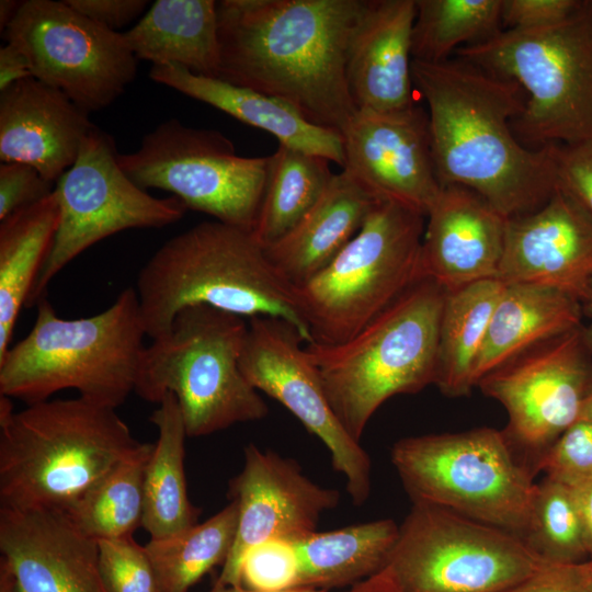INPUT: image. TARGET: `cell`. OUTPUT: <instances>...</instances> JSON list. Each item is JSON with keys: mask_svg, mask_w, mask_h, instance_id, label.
Here are the masks:
<instances>
[{"mask_svg": "<svg viewBox=\"0 0 592 592\" xmlns=\"http://www.w3.org/2000/svg\"><path fill=\"white\" fill-rule=\"evenodd\" d=\"M369 0L217 2V78L280 99L342 133L356 112L346 81L353 36Z\"/></svg>", "mask_w": 592, "mask_h": 592, "instance_id": "6da1fadb", "label": "cell"}, {"mask_svg": "<svg viewBox=\"0 0 592 592\" xmlns=\"http://www.w3.org/2000/svg\"><path fill=\"white\" fill-rule=\"evenodd\" d=\"M413 86L426 101L430 146L441 185H460L506 218L540 207L556 190L554 145L524 146L512 122L523 90L460 58L412 59Z\"/></svg>", "mask_w": 592, "mask_h": 592, "instance_id": "7a4b0ae2", "label": "cell"}, {"mask_svg": "<svg viewBox=\"0 0 592 592\" xmlns=\"http://www.w3.org/2000/svg\"><path fill=\"white\" fill-rule=\"evenodd\" d=\"M135 289L151 339L166 333L182 309L206 305L249 319H283L306 343L311 341L294 285L275 270L252 232L218 220L167 240L141 267Z\"/></svg>", "mask_w": 592, "mask_h": 592, "instance_id": "3957f363", "label": "cell"}, {"mask_svg": "<svg viewBox=\"0 0 592 592\" xmlns=\"http://www.w3.org/2000/svg\"><path fill=\"white\" fill-rule=\"evenodd\" d=\"M139 444L116 409L80 396L20 411L0 396V505L66 511Z\"/></svg>", "mask_w": 592, "mask_h": 592, "instance_id": "277c9868", "label": "cell"}, {"mask_svg": "<svg viewBox=\"0 0 592 592\" xmlns=\"http://www.w3.org/2000/svg\"><path fill=\"white\" fill-rule=\"evenodd\" d=\"M34 326L0 358V396L26 405L75 389L92 402L118 408L135 391L146 335L133 287L105 310L84 318L58 316L46 297Z\"/></svg>", "mask_w": 592, "mask_h": 592, "instance_id": "5b68a950", "label": "cell"}, {"mask_svg": "<svg viewBox=\"0 0 592 592\" xmlns=\"http://www.w3.org/2000/svg\"><path fill=\"white\" fill-rule=\"evenodd\" d=\"M445 289L421 278L349 340L305 343L332 410L360 442L389 398L435 384Z\"/></svg>", "mask_w": 592, "mask_h": 592, "instance_id": "8992f818", "label": "cell"}, {"mask_svg": "<svg viewBox=\"0 0 592 592\" xmlns=\"http://www.w3.org/2000/svg\"><path fill=\"white\" fill-rule=\"evenodd\" d=\"M527 93L512 122L517 139L539 149L592 140V0L567 19L534 30H501L455 52Z\"/></svg>", "mask_w": 592, "mask_h": 592, "instance_id": "52a82bcc", "label": "cell"}, {"mask_svg": "<svg viewBox=\"0 0 592 592\" xmlns=\"http://www.w3.org/2000/svg\"><path fill=\"white\" fill-rule=\"evenodd\" d=\"M248 331L242 317L206 305L190 306L145 346L135 391L159 403L175 396L187 437H201L269 413L240 368Z\"/></svg>", "mask_w": 592, "mask_h": 592, "instance_id": "ba28073f", "label": "cell"}, {"mask_svg": "<svg viewBox=\"0 0 592 592\" xmlns=\"http://www.w3.org/2000/svg\"><path fill=\"white\" fill-rule=\"evenodd\" d=\"M424 219L407 205L382 200L331 263L294 286L310 342L349 340L422 278Z\"/></svg>", "mask_w": 592, "mask_h": 592, "instance_id": "9c48e42d", "label": "cell"}, {"mask_svg": "<svg viewBox=\"0 0 592 592\" xmlns=\"http://www.w3.org/2000/svg\"><path fill=\"white\" fill-rule=\"evenodd\" d=\"M390 455L412 502L436 504L525 538L537 483L503 431L409 436L396 442Z\"/></svg>", "mask_w": 592, "mask_h": 592, "instance_id": "30bf717a", "label": "cell"}, {"mask_svg": "<svg viewBox=\"0 0 592 592\" xmlns=\"http://www.w3.org/2000/svg\"><path fill=\"white\" fill-rule=\"evenodd\" d=\"M546 563L513 533L414 501L385 567L403 592H506Z\"/></svg>", "mask_w": 592, "mask_h": 592, "instance_id": "8fae6325", "label": "cell"}, {"mask_svg": "<svg viewBox=\"0 0 592 592\" xmlns=\"http://www.w3.org/2000/svg\"><path fill=\"white\" fill-rule=\"evenodd\" d=\"M124 173L139 187L159 189L187 209L252 232L263 200L269 157L237 155L232 141L216 129L159 124L139 148L117 153Z\"/></svg>", "mask_w": 592, "mask_h": 592, "instance_id": "7c38bea8", "label": "cell"}, {"mask_svg": "<svg viewBox=\"0 0 592 592\" xmlns=\"http://www.w3.org/2000/svg\"><path fill=\"white\" fill-rule=\"evenodd\" d=\"M111 135L99 127L82 141L75 163L57 180L58 228L26 301L36 305L52 280L99 241L133 228H161L180 220L187 207L175 196L157 198L121 169Z\"/></svg>", "mask_w": 592, "mask_h": 592, "instance_id": "4fadbf2b", "label": "cell"}, {"mask_svg": "<svg viewBox=\"0 0 592 592\" xmlns=\"http://www.w3.org/2000/svg\"><path fill=\"white\" fill-rule=\"evenodd\" d=\"M2 33L5 43L25 55L33 78L60 90L87 113L113 103L137 75L138 59L124 34L65 1H22Z\"/></svg>", "mask_w": 592, "mask_h": 592, "instance_id": "5bb4252c", "label": "cell"}, {"mask_svg": "<svg viewBox=\"0 0 592 592\" xmlns=\"http://www.w3.org/2000/svg\"><path fill=\"white\" fill-rule=\"evenodd\" d=\"M581 328L525 351L477 383L504 407L503 432L534 474L540 457L579 420L592 391V354Z\"/></svg>", "mask_w": 592, "mask_h": 592, "instance_id": "9a60e30c", "label": "cell"}, {"mask_svg": "<svg viewBox=\"0 0 592 592\" xmlns=\"http://www.w3.org/2000/svg\"><path fill=\"white\" fill-rule=\"evenodd\" d=\"M305 343L296 327L283 319L250 318L240 368L259 392L283 405L323 443L353 504L360 506L371 491L369 456L332 410Z\"/></svg>", "mask_w": 592, "mask_h": 592, "instance_id": "2e32d148", "label": "cell"}, {"mask_svg": "<svg viewBox=\"0 0 592 592\" xmlns=\"http://www.w3.org/2000/svg\"><path fill=\"white\" fill-rule=\"evenodd\" d=\"M243 455L242 469L229 480L228 490L239 509L236 537L216 585H241L242 561L253 547L315 532L320 516L341 500L337 489L310 480L292 458L253 443Z\"/></svg>", "mask_w": 592, "mask_h": 592, "instance_id": "e0dca14e", "label": "cell"}, {"mask_svg": "<svg viewBox=\"0 0 592 592\" xmlns=\"http://www.w3.org/2000/svg\"><path fill=\"white\" fill-rule=\"evenodd\" d=\"M341 135L342 169L379 198L399 202L425 216L442 185L433 164L428 114L422 107L356 110Z\"/></svg>", "mask_w": 592, "mask_h": 592, "instance_id": "ac0fdd59", "label": "cell"}, {"mask_svg": "<svg viewBox=\"0 0 592 592\" xmlns=\"http://www.w3.org/2000/svg\"><path fill=\"white\" fill-rule=\"evenodd\" d=\"M592 278V215L556 187L537 209L508 219L498 280L555 288L580 301Z\"/></svg>", "mask_w": 592, "mask_h": 592, "instance_id": "d6986e66", "label": "cell"}, {"mask_svg": "<svg viewBox=\"0 0 592 592\" xmlns=\"http://www.w3.org/2000/svg\"><path fill=\"white\" fill-rule=\"evenodd\" d=\"M0 554L23 592H107L98 542L64 511L0 505Z\"/></svg>", "mask_w": 592, "mask_h": 592, "instance_id": "ffe728a7", "label": "cell"}, {"mask_svg": "<svg viewBox=\"0 0 592 592\" xmlns=\"http://www.w3.org/2000/svg\"><path fill=\"white\" fill-rule=\"evenodd\" d=\"M425 217L420 274L446 291L498 280L508 219L476 192L442 185Z\"/></svg>", "mask_w": 592, "mask_h": 592, "instance_id": "44dd1931", "label": "cell"}, {"mask_svg": "<svg viewBox=\"0 0 592 592\" xmlns=\"http://www.w3.org/2000/svg\"><path fill=\"white\" fill-rule=\"evenodd\" d=\"M95 125L64 92L33 77L0 92V159L35 168L49 182L75 163Z\"/></svg>", "mask_w": 592, "mask_h": 592, "instance_id": "7402d4cb", "label": "cell"}, {"mask_svg": "<svg viewBox=\"0 0 592 592\" xmlns=\"http://www.w3.org/2000/svg\"><path fill=\"white\" fill-rule=\"evenodd\" d=\"M415 0H369L353 36L346 81L356 110L400 111L414 105L412 29Z\"/></svg>", "mask_w": 592, "mask_h": 592, "instance_id": "603a6c76", "label": "cell"}, {"mask_svg": "<svg viewBox=\"0 0 592 592\" xmlns=\"http://www.w3.org/2000/svg\"><path fill=\"white\" fill-rule=\"evenodd\" d=\"M380 201L342 169L300 221L264 248L270 262L292 285L304 284L344 249Z\"/></svg>", "mask_w": 592, "mask_h": 592, "instance_id": "cb8c5ba5", "label": "cell"}, {"mask_svg": "<svg viewBox=\"0 0 592 592\" xmlns=\"http://www.w3.org/2000/svg\"><path fill=\"white\" fill-rule=\"evenodd\" d=\"M149 77L234 118L273 135L278 145L328 159L344 167L342 135L315 125L286 102L175 65L152 66Z\"/></svg>", "mask_w": 592, "mask_h": 592, "instance_id": "d4e9b609", "label": "cell"}, {"mask_svg": "<svg viewBox=\"0 0 592 592\" xmlns=\"http://www.w3.org/2000/svg\"><path fill=\"white\" fill-rule=\"evenodd\" d=\"M582 317L581 301L567 293L535 284H504L475 365V385L525 351L581 328Z\"/></svg>", "mask_w": 592, "mask_h": 592, "instance_id": "484cf974", "label": "cell"}, {"mask_svg": "<svg viewBox=\"0 0 592 592\" xmlns=\"http://www.w3.org/2000/svg\"><path fill=\"white\" fill-rule=\"evenodd\" d=\"M123 34L137 59L153 66H180L206 77L218 76L220 47L214 0H157Z\"/></svg>", "mask_w": 592, "mask_h": 592, "instance_id": "4316f807", "label": "cell"}, {"mask_svg": "<svg viewBox=\"0 0 592 592\" xmlns=\"http://www.w3.org/2000/svg\"><path fill=\"white\" fill-rule=\"evenodd\" d=\"M390 519L312 532L291 542L297 558L295 589L351 587L382 570L398 538Z\"/></svg>", "mask_w": 592, "mask_h": 592, "instance_id": "83f0119b", "label": "cell"}, {"mask_svg": "<svg viewBox=\"0 0 592 592\" xmlns=\"http://www.w3.org/2000/svg\"><path fill=\"white\" fill-rule=\"evenodd\" d=\"M149 420L158 440L147 463L144 478L143 525L150 539L178 535L197 524L201 514L189 498L184 471L186 435L179 403L167 392Z\"/></svg>", "mask_w": 592, "mask_h": 592, "instance_id": "f1b7e54d", "label": "cell"}, {"mask_svg": "<svg viewBox=\"0 0 592 592\" xmlns=\"http://www.w3.org/2000/svg\"><path fill=\"white\" fill-rule=\"evenodd\" d=\"M59 223L55 190L0 220V358L52 248Z\"/></svg>", "mask_w": 592, "mask_h": 592, "instance_id": "f546056e", "label": "cell"}, {"mask_svg": "<svg viewBox=\"0 0 592 592\" xmlns=\"http://www.w3.org/2000/svg\"><path fill=\"white\" fill-rule=\"evenodd\" d=\"M503 287L493 278L445 289L434 384L444 395L465 396L476 386L475 365Z\"/></svg>", "mask_w": 592, "mask_h": 592, "instance_id": "4dcf8cb0", "label": "cell"}, {"mask_svg": "<svg viewBox=\"0 0 592 592\" xmlns=\"http://www.w3.org/2000/svg\"><path fill=\"white\" fill-rule=\"evenodd\" d=\"M153 446L140 442L64 511L82 534L117 539L143 525L145 469Z\"/></svg>", "mask_w": 592, "mask_h": 592, "instance_id": "1f68e13d", "label": "cell"}, {"mask_svg": "<svg viewBox=\"0 0 592 592\" xmlns=\"http://www.w3.org/2000/svg\"><path fill=\"white\" fill-rule=\"evenodd\" d=\"M330 162L283 145L269 156L265 191L252 231L263 248L292 230L321 197L335 174Z\"/></svg>", "mask_w": 592, "mask_h": 592, "instance_id": "d6a6232c", "label": "cell"}, {"mask_svg": "<svg viewBox=\"0 0 592 592\" xmlns=\"http://www.w3.org/2000/svg\"><path fill=\"white\" fill-rule=\"evenodd\" d=\"M239 509L236 500L203 523L145 548L162 592H187L204 574L224 565L235 542Z\"/></svg>", "mask_w": 592, "mask_h": 592, "instance_id": "836d02e7", "label": "cell"}, {"mask_svg": "<svg viewBox=\"0 0 592 592\" xmlns=\"http://www.w3.org/2000/svg\"><path fill=\"white\" fill-rule=\"evenodd\" d=\"M412 59L440 62L502 29V0H415Z\"/></svg>", "mask_w": 592, "mask_h": 592, "instance_id": "e575fe53", "label": "cell"}, {"mask_svg": "<svg viewBox=\"0 0 592 592\" xmlns=\"http://www.w3.org/2000/svg\"><path fill=\"white\" fill-rule=\"evenodd\" d=\"M524 540L548 563L573 565L590 556L570 487L548 477L537 483Z\"/></svg>", "mask_w": 592, "mask_h": 592, "instance_id": "d590c367", "label": "cell"}, {"mask_svg": "<svg viewBox=\"0 0 592 592\" xmlns=\"http://www.w3.org/2000/svg\"><path fill=\"white\" fill-rule=\"evenodd\" d=\"M98 545L107 592H162L145 546L133 536L99 540Z\"/></svg>", "mask_w": 592, "mask_h": 592, "instance_id": "8d00e7d4", "label": "cell"}, {"mask_svg": "<svg viewBox=\"0 0 592 592\" xmlns=\"http://www.w3.org/2000/svg\"><path fill=\"white\" fill-rule=\"evenodd\" d=\"M569 487L592 479V423L579 419L540 457L536 471Z\"/></svg>", "mask_w": 592, "mask_h": 592, "instance_id": "74e56055", "label": "cell"}, {"mask_svg": "<svg viewBox=\"0 0 592 592\" xmlns=\"http://www.w3.org/2000/svg\"><path fill=\"white\" fill-rule=\"evenodd\" d=\"M297 558L291 542L273 539L253 547L241 566V585L262 592L295 589Z\"/></svg>", "mask_w": 592, "mask_h": 592, "instance_id": "f35d334b", "label": "cell"}, {"mask_svg": "<svg viewBox=\"0 0 592 592\" xmlns=\"http://www.w3.org/2000/svg\"><path fill=\"white\" fill-rule=\"evenodd\" d=\"M53 182L44 179L30 164L1 162L0 220L53 193Z\"/></svg>", "mask_w": 592, "mask_h": 592, "instance_id": "ab89813d", "label": "cell"}, {"mask_svg": "<svg viewBox=\"0 0 592 592\" xmlns=\"http://www.w3.org/2000/svg\"><path fill=\"white\" fill-rule=\"evenodd\" d=\"M556 185L592 215V140L554 145Z\"/></svg>", "mask_w": 592, "mask_h": 592, "instance_id": "60d3db41", "label": "cell"}, {"mask_svg": "<svg viewBox=\"0 0 592 592\" xmlns=\"http://www.w3.org/2000/svg\"><path fill=\"white\" fill-rule=\"evenodd\" d=\"M581 0H502V25L508 30H534L571 15Z\"/></svg>", "mask_w": 592, "mask_h": 592, "instance_id": "b9f144b4", "label": "cell"}, {"mask_svg": "<svg viewBox=\"0 0 592 592\" xmlns=\"http://www.w3.org/2000/svg\"><path fill=\"white\" fill-rule=\"evenodd\" d=\"M64 1L83 16L112 31H116L135 20L149 3L147 0Z\"/></svg>", "mask_w": 592, "mask_h": 592, "instance_id": "7bdbcfd3", "label": "cell"}, {"mask_svg": "<svg viewBox=\"0 0 592 592\" xmlns=\"http://www.w3.org/2000/svg\"><path fill=\"white\" fill-rule=\"evenodd\" d=\"M506 592H589L573 565L546 563L539 571Z\"/></svg>", "mask_w": 592, "mask_h": 592, "instance_id": "ee69618b", "label": "cell"}, {"mask_svg": "<svg viewBox=\"0 0 592 592\" xmlns=\"http://www.w3.org/2000/svg\"><path fill=\"white\" fill-rule=\"evenodd\" d=\"M30 77L32 73L25 55L15 46L5 43L0 48V92Z\"/></svg>", "mask_w": 592, "mask_h": 592, "instance_id": "f6af8a7d", "label": "cell"}, {"mask_svg": "<svg viewBox=\"0 0 592 592\" xmlns=\"http://www.w3.org/2000/svg\"><path fill=\"white\" fill-rule=\"evenodd\" d=\"M570 489L582 522L589 555L592 556V479L571 486Z\"/></svg>", "mask_w": 592, "mask_h": 592, "instance_id": "bcb514c9", "label": "cell"}, {"mask_svg": "<svg viewBox=\"0 0 592 592\" xmlns=\"http://www.w3.org/2000/svg\"><path fill=\"white\" fill-rule=\"evenodd\" d=\"M343 592H403L392 578L389 570L384 567L378 572L349 587Z\"/></svg>", "mask_w": 592, "mask_h": 592, "instance_id": "7dc6e473", "label": "cell"}, {"mask_svg": "<svg viewBox=\"0 0 592 592\" xmlns=\"http://www.w3.org/2000/svg\"><path fill=\"white\" fill-rule=\"evenodd\" d=\"M0 592H23L8 563L0 558Z\"/></svg>", "mask_w": 592, "mask_h": 592, "instance_id": "c3c4849f", "label": "cell"}, {"mask_svg": "<svg viewBox=\"0 0 592 592\" xmlns=\"http://www.w3.org/2000/svg\"><path fill=\"white\" fill-rule=\"evenodd\" d=\"M22 1L1 0L0 1V30L3 32L16 15Z\"/></svg>", "mask_w": 592, "mask_h": 592, "instance_id": "681fc988", "label": "cell"}, {"mask_svg": "<svg viewBox=\"0 0 592 592\" xmlns=\"http://www.w3.org/2000/svg\"><path fill=\"white\" fill-rule=\"evenodd\" d=\"M574 570L584 589L592 592V556L587 560L574 563Z\"/></svg>", "mask_w": 592, "mask_h": 592, "instance_id": "f907efd6", "label": "cell"}, {"mask_svg": "<svg viewBox=\"0 0 592 592\" xmlns=\"http://www.w3.org/2000/svg\"><path fill=\"white\" fill-rule=\"evenodd\" d=\"M209 592H262V591H255L248 588H244L242 585H216L214 584L213 589ZM278 592H328L325 590H315V589H289L285 591H278Z\"/></svg>", "mask_w": 592, "mask_h": 592, "instance_id": "816d5d0a", "label": "cell"}, {"mask_svg": "<svg viewBox=\"0 0 592 592\" xmlns=\"http://www.w3.org/2000/svg\"><path fill=\"white\" fill-rule=\"evenodd\" d=\"M583 316L592 319V278L589 284V288L585 297L581 301Z\"/></svg>", "mask_w": 592, "mask_h": 592, "instance_id": "f5cc1de1", "label": "cell"}, {"mask_svg": "<svg viewBox=\"0 0 592 592\" xmlns=\"http://www.w3.org/2000/svg\"><path fill=\"white\" fill-rule=\"evenodd\" d=\"M579 419L585 420L592 423V391L590 392V395L587 397V399L583 402Z\"/></svg>", "mask_w": 592, "mask_h": 592, "instance_id": "db71d44e", "label": "cell"}, {"mask_svg": "<svg viewBox=\"0 0 592 592\" xmlns=\"http://www.w3.org/2000/svg\"><path fill=\"white\" fill-rule=\"evenodd\" d=\"M581 334L587 349L592 354V323L587 327H582Z\"/></svg>", "mask_w": 592, "mask_h": 592, "instance_id": "11a10c76", "label": "cell"}]
</instances>
